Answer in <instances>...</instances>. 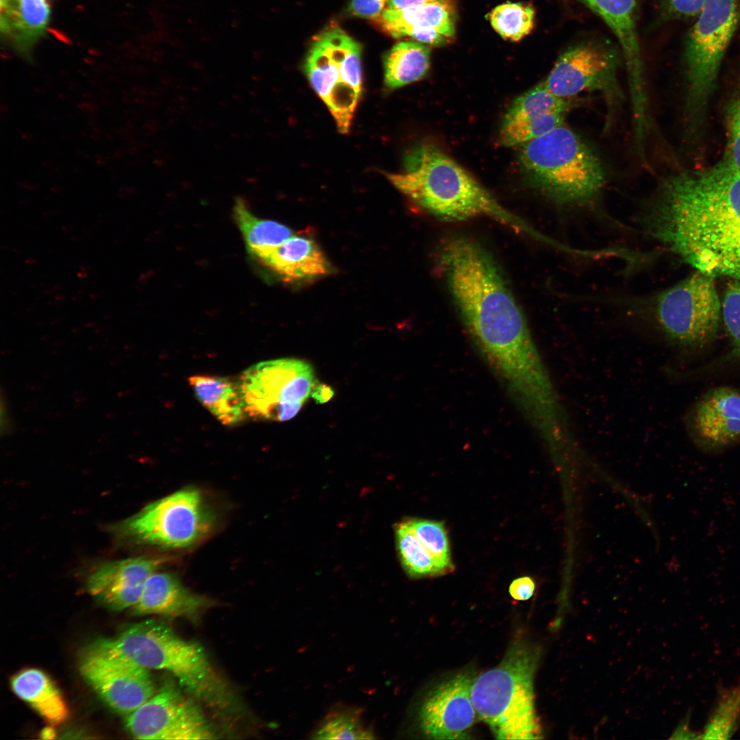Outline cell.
Segmentation results:
<instances>
[{
	"label": "cell",
	"mask_w": 740,
	"mask_h": 740,
	"mask_svg": "<svg viewBox=\"0 0 740 740\" xmlns=\"http://www.w3.org/2000/svg\"><path fill=\"white\" fill-rule=\"evenodd\" d=\"M386 176L402 193L441 220L460 222L489 217L541 242L546 239L504 208L467 171L432 143L412 149L406 156L404 169Z\"/></svg>",
	"instance_id": "cell-3"
},
{
	"label": "cell",
	"mask_w": 740,
	"mask_h": 740,
	"mask_svg": "<svg viewBox=\"0 0 740 740\" xmlns=\"http://www.w3.org/2000/svg\"><path fill=\"white\" fill-rule=\"evenodd\" d=\"M697 16L687 38L684 61L690 99L701 105L714 88L737 27L738 0H705Z\"/></svg>",
	"instance_id": "cell-10"
},
{
	"label": "cell",
	"mask_w": 740,
	"mask_h": 740,
	"mask_svg": "<svg viewBox=\"0 0 740 740\" xmlns=\"http://www.w3.org/2000/svg\"><path fill=\"white\" fill-rule=\"evenodd\" d=\"M304 69L313 90L332 115L338 131L347 134L362 94L344 82L329 29L314 38Z\"/></svg>",
	"instance_id": "cell-15"
},
{
	"label": "cell",
	"mask_w": 740,
	"mask_h": 740,
	"mask_svg": "<svg viewBox=\"0 0 740 740\" xmlns=\"http://www.w3.org/2000/svg\"><path fill=\"white\" fill-rule=\"evenodd\" d=\"M722 315L731 348L719 362L740 361V281L733 280L728 284L722 304Z\"/></svg>",
	"instance_id": "cell-34"
},
{
	"label": "cell",
	"mask_w": 740,
	"mask_h": 740,
	"mask_svg": "<svg viewBox=\"0 0 740 740\" xmlns=\"http://www.w3.org/2000/svg\"><path fill=\"white\" fill-rule=\"evenodd\" d=\"M14 693L47 722L58 725L69 717L68 706L51 678L36 668L20 671L11 679Z\"/></svg>",
	"instance_id": "cell-23"
},
{
	"label": "cell",
	"mask_w": 740,
	"mask_h": 740,
	"mask_svg": "<svg viewBox=\"0 0 740 740\" xmlns=\"http://www.w3.org/2000/svg\"><path fill=\"white\" fill-rule=\"evenodd\" d=\"M519 160L532 186L556 205L590 211L623 227L601 206L606 182L602 160L565 123L523 144Z\"/></svg>",
	"instance_id": "cell-5"
},
{
	"label": "cell",
	"mask_w": 740,
	"mask_h": 740,
	"mask_svg": "<svg viewBox=\"0 0 740 740\" xmlns=\"http://www.w3.org/2000/svg\"><path fill=\"white\" fill-rule=\"evenodd\" d=\"M312 397L319 404H323L329 401L334 395V391L328 385L319 384L314 385L312 389Z\"/></svg>",
	"instance_id": "cell-39"
},
{
	"label": "cell",
	"mask_w": 740,
	"mask_h": 740,
	"mask_svg": "<svg viewBox=\"0 0 740 740\" xmlns=\"http://www.w3.org/2000/svg\"><path fill=\"white\" fill-rule=\"evenodd\" d=\"M52 0H0V28L16 49L29 56L48 28Z\"/></svg>",
	"instance_id": "cell-21"
},
{
	"label": "cell",
	"mask_w": 740,
	"mask_h": 740,
	"mask_svg": "<svg viewBox=\"0 0 740 740\" xmlns=\"http://www.w3.org/2000/svg\"><path fill=\"white\" fill-rule=\"evenodd\" d=\"M619 55L607 43L586 41L562 53L543 82L554 95L571 99L579 94L598 92L608 99L620 97Z\"/></svg>",
	"instance_id": "cell-12"
},
{
	"label": "cell",
	"mask_w": 740,
	"mask_h": 740,
	"mask_svg": "<svg viewBox=\"0 0 740 740\" xmlns=\"http://www.w3.org/2000/svg\"><path fill=\"white\" fill-rule=\"evenodd\" d=\"M216 523V513L201 491L187 486L147 504L121 528L140 543L177 550L200 543Z\"/></svg>",
	"instance_id": "cell-8"
},
{
	"label": "cell",
	"mask_w": 740,
	"mask_h": 740,
	"mask_svg": "<svg viewBox=\"0 0 740 740\" xmlns=\"http://www.w3.org/2000/svg\"><path fill=\"white\" fill-rule=\"evenodd\" d=\"M536 652L515 642L495 667L474 676L471 698L478 717L497 739L541 738L534 704Z\"/></svg>",
	"instance_id": "cell-6"
},
{
	"label": "cell",
	"mask_w": 740,
	"mask_h": 740,
	"mask_svg": "<svg viewBox=\"0 0 740 740\" xmlns=\"http://www.w3.org/2000/svg\"><path fill=\"white\" fill-rule=\"evenodd\" d=\"M535 10L529 4L506 2L494 8L488 14L494 30L504 39L521 40L532 30Z\"/></svg>",
	"instance_id": "cell-30"
},
{
	"label": "cell",
	"mask_w": 740,
	"mask_h": 740,
	"mask_svg": "<svg viewBox=\"0 0 740 740\" xmlns=\"http://www.w3.org/2000/svg\"><path fill=\"white\" fill-rule=\"evenodd\" d=\"M653 323L671 343L702 347L717 336L722 304L713 278L698 271L653 295L629 304Z\"/></svg>",
	"instance_id": "cell-7"
},
{
	"label": "cell",
	"mask_w": 740,
	"mask_h": 740,
	"mask_svg": "<svg viewBox=\"0 0 740 740\" xmlns=\"http://www.w3.org/2000/svg\"><path fill=\"white\" fill-rule=\"evenodd\" d=\"M234 219L250 253L260 259L291 238L287 226L253 214L246 204L237 198L233 210Z\"/></svg>",
	"instance_id": "cell-26"
},
{
	"label": "cell",
	"mask_w": 740,
	"mask_h": 740,
	"mask_svg": "<svg viewBox=\"0 0 740 740\" xmlns=\"http://www.w3.org/2000/svg\"><path fill=\"white\" fill-rule=\"evenodd\" d=\"M387 0H350L348 11L353 16L373 21L386 8Z\"/></svg>",
	"instance_id": "cell-37"
},
{
	"label": "cell",
	"mask_w": 740,
	"mask_h": 740,
	"mask_svg": "<svg viewBox=\"0 0 740 740\" xmlns=\"http://www.w3.org/2000/svg\"><path fill=\"white\" fill-rule=\"evenodd\" d=\"M565 114H547L538 117L503 120L500 143L504 147L523 145L564 124Z\"/></svg>",
	"instance_id": "cell-31"
},
{
	"label": "cell",
	"mask_w": 740,
	"mask_h": 740,
	"mask_svg": "<svg viewBox=\"0 0 740 740\" xmlns=\"http://www.w3.org/2000/svg\"><path fill=\"white\" fill-rule=\"evenodd\" d=\"M42 735H43V738L51 739L54 736L55 732L51 728H45L43 730Z\"/></svg>",
	"instance_id": "cell-41"
},
{
	"label": "cell",
	"mask_w": 740,
	"mask_h": 740,
	"mask_svg": "<svg viewBox=\"0 0 740 740\" xmlns=\"http://www.w3.org/2000/svg\"><path fill=\"white\" fill-rule=\"evenodd\" d=\"M408 522L416 536L445 572L452 570L449 543L443 522L421 519H410Z\"/></svg>",
	"instance_id": "cell-33"
},
{
	"label": "cell",
	"mask_w": 740,
	"mask_h": 740,
	"mask_svg": "<svg viewBox=\"0 0 740 740\" xmlns=\"http://www.w3.org/2000/svg\"><path fill=\"white\" fill-rule=\"evenodd\" d=\"M314 385L312 367L293 358L257 363L242 373L239 382L246 415L276 421L294 417Z\"/></svg>",
	"instance_id": "cell-9"
},
{
	"label": "cell",
	"mask_w": 740,
	"mask_h": 740,
	"mask_svg": "<svg viewBox=\"0 0 740 740\" xmlns=\"http://www.w3.org/2000/svg\"><path fill=\"white\" fill-rule=\"evenodd\" d=\"M314 739H372L373 729L361 707L339 704L331 708L312 733Z\"/></svg>",
	"instance_id": "cell-27"
},
{
	"label": "cell",
	"mask_w": 740,
	"mask_h": 740,
	"mask_svg": "<svg viewBox=\"0 0 740 740\" xmlns=\"http://www.w3.org/2000/svg\"><path fill=\"white\" fill-rule=\"evenodd\" d=\"M430 47L415 40L395 45L384 56V84L395 90L423 79L430 67Z\"/></svg>",
	"instance_id": "cell-25"
},
{
	"label": "cell",
	"mask_w": 740,
	"mask_h": 740,
	"mask_svg": "<svg viewBox=\"0 0 740 740\" xmlns=\"http://www.w3.org/2000/svg\"><path fill=\"white\" fill-rule=\"evenodd\" d=\"M84 678L115 711L128 715L156 691L148 669L114 652L90 644L82 654Z\"/></svg>",
	"instance_id": "cell-13"
},
{
	"label": "cell",
	"mask_w": 740,
	"mask_h": 740,
	"mask_svg": "<svg viewBox=\"0 0 740 740\" xmlns=\"http://www.w3.org/2000/svg\"><path fill=\"white\" fill-rule=\"evenodd\" d=\"M434 1L436 0H387L386 9L401 10L419 6Z\"/></svg>",
	"instance_id": "cell-40"
},
{
	"label": "cell",
	"mask_w": 740,
	"mask_h": 740,
	"mask_svg": "<svg viewBox=\"0 0 740 740\" xmlns=\"http://www.w3.org/2000/svg\"><path fill=\"white\" fill-rule=\"evenodd\" d=\"M600 16L617 38L624 54L630 99L647 97L643 66L636 27L637 0H579Z\"/></svg>",
	"instance_id": "cell-20"
},
{
	"label": "cell",
	"mask_w": 740,
	"mask_h": 740,
	"mask_svg": "<svg viewBox=\"0 0 740 740\" xmlns=\"http://www.w3.org/2000/svg\"><path fill=\"white\" fill-rule=\"evenodd\" d=\"M456 18L452 0H436L401 10L385 9L371 21L391 37H410L429 47H440L454 38Z\"/></svg>",
	"instance_id": "cell-17"
},
{
	"label": "cell",
	"mask_w": 740,
	"mask_h": 740,
	"mask_svg": "<svg viewBox=\"0 0 740 740\" xmlns=\"http://www.w3.org/2000/svg\"><path fill=\"white\" fill-rule=\"evenodd\" d=\"M127 730L138 739L205 740L217 733L199 702L171 681L127 715Z\"/></svg>",
	"instance_id": "cell-11"
},
{
	"label": "cell",
	"mask_w": 740,
	"mask_h": 740,
	"mask_svg": "<svg viewBox=\"0 0 740 740\" xmlns=\"http://www.w3.org/2000/svg\"><path fill=\"white\" fill-rule=\"evenodd\" d=\"M473 676L460 672L441 682L426 695L417 723L421 733L432 739H466L478 717L471 698Z\"/></svg>",
	"instance_id": "cell-14"
},
{
	"label": "cell",
	"mask_w": 740,
	"mask_h": 740,
	"mask_svg": "<svg viewBox=\"0 0 740 740\" xmlns=\"http://www.w3.org/2000/svg\"><path fill=\"white\" fill-rule=\"evenodd\" d=\"M214 604L212 599L187 588L175 574L156 571L147 580L132 613L182 617L196 623Z\"/></svg>",
	"instance_id": "cell-19"
},
{
	"label": "cell",
	"mask_w": 740,
	"mask_h": 740,
	"mask_svg": "<svg viewBox=\"0 0 740 740\" xmlns=\"http://www.w3.org/2000/svg\"><path fill=\"white\" fill-rule=\"evenodd\" d=\"M140 556L106 563L88 578V593L108 608L120 611L139 600L148 578L168 560Z\"/></svg>",
	"instance_id": "cell-16"
},
{
	"label": "cell",
	"mask_w": 740,
	"mask_h": 740,
	"mask_svg": "<svg viewBox=\"0 0 740 740\" xmlns=\"http://www.w3.org/2000/svg\"><path fill=\"white\" fill-rule=\"evenodd\" d=\"M739 715L740 685H737L723 691L700 738L728 739L736 729Z\"/></svg>",
	"instance_id": "cell-32"
},
{
	"label": "cell",
	"mask_w": 740,
	"mask_h": 740,
	"mask_svg": "<svg viewBox=\"0 0 740 740\" xmlns=\"http://www.w3.org/2000/svg\"><path fill=\"white\" fill-rule=\"evenodd\" d=\"M691 428L708 449L724 448L740 441V393L730 387L709 391L695 406Z\"/></svg>",
	"instance_id": "cell-18"
},
{
	"label": "cell",
	"mask_w": 740,
	"mask_h": 740,
	"mask_svg": "<svg viewBox=\"0 0 740 740\" xmlns=\"http://www.w3.org/2000/svg\"><path fill=\"white\" fill-rule=\"evenodd\" d=\"M189 384L199 401L222 423L233 425L247 415L239 384L205 375L190 377Z\"/></svg>",
	"instance_id": "cell-24"
},
{
	"label": "cell",
	"mask_w": 740,
	"mask_h": 740,
	"mask_svg": "<svg viewBox=\"0 0 740 740\" xmlns=\"http://www.w3.org/2000/svg\"><path fill=\"white\" fill-rule=\"evenodd\" d=\"M705 0H662L665 16L672 18H688L700 12Z\"/></svg>",
	"instance_id": "cell-36"
},
{
	"label": "cell",
	"mask_w": 740,
	"mask_h": 740,
	"mask_svg": "<svg viewBox=\"0 0 740 740\" xmlns=\"http://www.w3.org/2000/svg\"><path fill=\"white\" fill-rule=\"evenodd\" d=\"M728 147L724 158L740 171V95L727 110Z\"/></svg>",
	"instance_id": "cell-35"
},
{
	"label": "cell",
	"mask_w": 740,
	"mask_h": 740,
	"mask_svg": "<svg viewBox=\"0 0 740 740\" xmlns=\"http://www.w3.org/2000/svg\"><path fill=\"white\" fill-rule=\"evenodd\" d=\"M92 644L147 669L169 672L186 693L223 719L242 713L238 695L204 647L180 637L163 621L136 623L115 637L99 639Z\"/></svg>",
	"instance_id": "cell-4"
},
{
	"label": "cell",
	"mask_w": 740,
	"mask_h": 740,
	"mask_svg": "<svg viewBox=\"0 0 740 740\" xmlns=\"http://www.w3.org/2000/svg\"><path fill=\"white\" fill-rule=\"evenodd\" d=\"M439 262L467 331L515 402H543L554 384L491 254L476 241L455 236L441 246Z\"/></svg>",
	"instance_id": "cell-1"
},
{
	"label": "cell",
	"mask_w": 740,
	"mask_h": 740,
	"mask_svg": "<svg viewBox=\"0 0 740 740\" xmlns=\"http://www.w3.org/2000/svg\"><path fill=\"white\" fill-rule=\"evenodd\" d=\"M534 590L535 582L530 576H523L515 579L508 589L511 597L517 601L529 600L533 595Z\"/></svg>",
	"instance_id": "cell-38"
},
{
	"label": "cell",
	"mask_w": 740,
	"mask_h": 740,
	"mask_svg": "<svg viewBox=\"0 0 740 740\" xmlns=\"http://www.w3.org/2000/svg\"><path fill=\"white\" fill-rule=\"evenodd\" d=\"M571 106V99L556 97L542 82L517 97L503 120L530 119L554 113L566 114Z\"/></svg>",
	"instance_id": "cell-29"
},
{
	"label": "cell",
	"mask_w": 740,
	"mask_h": 740,
	"mask_svg": "<svg viewBox=\"0 0 740 740\" xmlns=\"http://www.w3.org/2000/svg\"><path fill=\"white\" fill-rule=\"evenodd\" d=\"M258 260L289 281L322 275L329 271L328 262L319 247L304 236H292Z\"/></svg>",
	"instance_id": "cell-22"
},
{
	"label": "cell",
	"mask_w": 740,
	"mask_h": 740,
	"mask_svg": "<svg viewBox=\"0 0 740 740\" xmlns=\"http://www.w3.org/2000/svg\"><path fill=\"white\" fill-rule=\"evenodd\" d=\"M636 219L643 233L698 271L740 281V171L725 158L669 176Z\"/></svg>",
	"instance_id": "cell-2"
},
{
	"label": "cell",
	"mask_w": 740,
	"mask_h": 740,
	"mask_svg": "<svg viewBox=\"0 0 740 740\" xmlns=\"http://www.w3.org/2000/svg\"><path fill=\"white\" fill-rule=\"evenodd\" d=\"M395 543L402 566L407 575L419 578L439 576L445 571L412 530L408 520L395 526Z\"/></svg>",
	"instance_id": "cell-28"
}]
</instances>
